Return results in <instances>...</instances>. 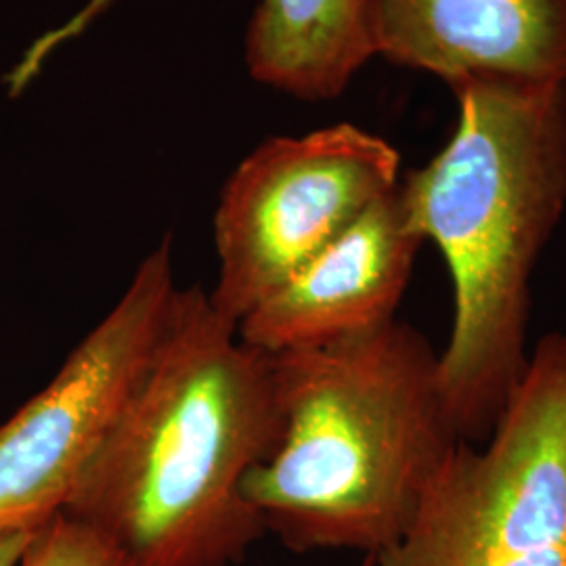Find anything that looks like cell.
Listing matches in <instances>:
<instances>
[{
  "instance_id": "cell-1",
  "label": "cell",
  "mask_w": 566,
  "mask_h": 566,
  "mask_svg": "<svg viewBox=\"0 0 566 566\" xmlns=\"http://www.w3.org/2000/svg\"><path fill=\"white\" fill-rule=\"evenodd\" d=\"M277 434L273 357L243 343L202 285H179L63 512L130 566L240 565L266 533L243 483Z\"/></svg>"
},
{
  "instance_id": "cell-9",
  "label": "cell",
  "mask_w": 566,
  "mask_h": 566,
  "mask_svg": "<svg viewBox=\"0 0 566 566\" xmlns=\"http://www.w3.org/2000/svg\"><path fill=\"white\" fill-rule=\"evenodd\" d=\"M371 57L367 0H261L245 36L250 74L306 102L338 97Z\"/></svg>"
},
{
  "instance_id": "cell-7",
  "label": "cell",
  "mask_w": 566,
  "mask_h": 566,
  "mask_svg": "<svg viewBox=\"0 0 566 566\" xmlns=\"http://www.w3.org/2000/svg\"><path fill=\"white\" fill-rule=\"evenodd\" d=\"M422 243L397 185L243 315L238 322L240 338L261 353L280 355L338 343L395 322Z\"/></svg>"
},
{
  "instance_id": "cell-8",
  "label": "cell",
  "mask_w": 566,
  "mask_h": 566,
  "mask_svg": "<svg viewBox=\"0 0 566 566\" xmlns=\"http://www.w3.org/2000/svg\"><path fill=\"white\" fill-rule=\"evenodd\" d=\"M374 55L472 81L566 82V0H367Z\"/></svg>"
},
{
  "instance_id": "cell-3",
  "label": "cell",
  "mask_w": 566,
  "mask_h": 566,
  "mask_svg": "<svg viewBox=\"0 0 566 566\" xmlns=\"http://www.w3.org/2000/svg\"><path fill=\"white\" fill-rule=\"evenodd\" d=\"M273 357L280 434L243 483L264 531L292 552L392 546L460 437L439 353L395 319Z\"/></svg>"
},
{
  "instance_id": "cell-11",
  "label": "cell",
  "mask_w": 566,
  "mask_h": 566,
  "mask_svg": "<svg viewBox=\"0 0 566 566\" xmlns=\"http://www.w3.org/2000/svg\"><path fill=\"white\" fill-rule=\"evenodd\" d=\"M30 533H13L0 537V566L20 565L21 552L28 544Z\"/></svg>"
},
{
  "instance_id": "cell-6",
  "label": "cell",
  "mask_w": 566,
  "mask_h": 566,
  "mask_svg": "<svg viewBox=\"0 0 566 566\" xmlns=\"http://www.w3.org/2000/svg\"><path fill=\"white\" fill-rule=\"evenodd\" d=\"M177 287L166 238L53 380L0 426V537L34 533L67 506L139 380Z\"/></svg>"
},
{
  "instance_id": "cell-10",
  "label": "cell",
  "mask_w": 566,
  "mask_h": 566,
  "mask_svg": "<svg viewBox=\"0 0 566 566\" xmlns=\"http://www.w3.org/2000/svg\"><path fill=\"white\" fill-rule=\"evenodd\" d=\"M18 566H130L95 526L60 512L30 533Z\"/></svg>"
},
{
  "instance_id": "cell-4",
  "label": "cell",
  "mask_w": 566,
  "mask_h": 566,
  "mask_svg": "<svg viewBox=\"0 0 566 566\" xmlns=\"http://www.w3.org/2000/svg\"><path fill=\"white\" fill-rule=\"evenodd\" d=\"M369 566H566V332L535 344L481 446L458 443Z\"/></svg>"
},
{
  "instance_id": "cell-2",
  "label": "cell",
  "mask_w": 566,
  "mask_h": 566,
  "mask_svg": "<svg viewBox=\"0 0 566 566\" xmlns=\"http://www.w3.org/2000/svg\"><path fill=\"white\" fill-rule=\"evenodd\" d=\"M430 163L399 181L409 223L446 259L453 325L439 353L447 413L481 446L528 367L533 273L566 210V82L472 81Z\"/></svg>"
},
{
  "instance_id": "cell-5",
  "label": "cell",
  "mask_w": 566,
  "mask_h": 566,
  "mask_svg": "<svg viewBox=\"0 0 566 566\" xmlns=\"http://www.w3.org/2000/svg\"><path fill=\"white\" fill-rule=\"evenodd\" d=\"M399 181V151L353 124L263 143L223 187L210 301L238 325Z\"/></svg>"
}]
</instances>
